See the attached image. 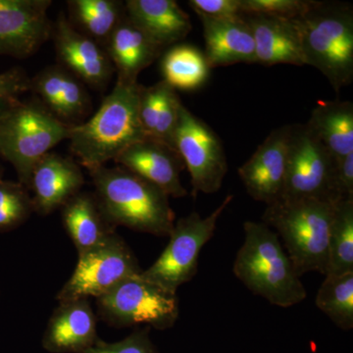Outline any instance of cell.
Segmentation results:
<instances>
[{"mask_svg":"<svg viewBox=\"0 0 353 353\" xmlns=\"http://www.w3.org/2000/svg\"><path fill=\"white\" fill-rule=\"evenodd\" d=\"M126 15L166 50L187 38L190 16L174 0H128Z\"/></svg>","mask_w":353,"mask_h":353,"instance_id":"obj_22","label":"cell"},{"mask_svg":"<svg viewBox=\"0 0 353 353\" xmlns=\"http://www.w3.org/2000/svg\"><path fill=\"white\" fill-rule=\"evenodd\" d=\"M243 230L245 241L234 259V276L273 305L288 308L303 303L305 288L276 232L253 221H246Z\"/></svg>","mask_w":353,"mask_h":353,"instance_id":"obj_3","label":"cell"},{"mask_svg":"<svg viewBox=\"0 0 353 353\" xmlns=\"http://www.w3.org/2000/svg\"><path fill=\"white\" fill-rule=\"evenodd\" d=\"M332 192L334 202L353 199V152L334 159Z\"/></svg>","mask_w":353,"mask_h":353,"instance_id":"obj_34","label":"cell"},{"mask_svg":"<svg viewBox=\"0 0 353 353\" xmlns=\"http://www.w3.org/2000/svg\"><path fill=\"white\" fill-rule=\"evenodd\" d=\"M233 199L234 196L229 194L206 217L192 212L176 221L169 234L168 245L157 261L141 272V276L164 290L176 294L181 285L190 282L196 276L202 248L214 236L218 220Z\"/></svg>","mask_w":353,"mask_h":353,"instance_id":"obj_7","label":"cell"},{"mask_svg":"<svg viewBox=\"0 0 353 353\" xmlns=\"http://www.w3.org/2000/svg\"><path fill=\"white\" fill-rule=\"evenodd\" d=\"M316 296V306L339 328H353V272L326 275Z\"/></svg>","mask_w":353,"mask_h":353,"instance_id":"obj_28","label":"cell"},{"mask_svg":"<svg viewBox=\"0 0 353 353\" xmlns=\"http://www.w3.org/2000/svg\"><path fill=\"white\" fill-rule=\"evenodd\" d=\"M32 212L29 190L20 182L0 179V234L17 229Z\"/></svg>","mask_w":353,"mask_h":353,"instance_id":"obj_29","label":"cell"},{"mask_svg":"<svg viewBox=\"0 0 353 353\" xmlns=\"http://www.w3.org/2000/svg\"><path fill=\"white\" fill-rule=\"evenodd\" d=\"M97 323L88 299L59 303L44 331L41 345L50 353H85L99 340Z\"/></svg>","mask_w":353,"mask_h":353,"instance_id":"obj_18","label":"cell"},{"mask_svg":"<svg viewBox=\"0 0 353 353\" xmlns=\"http://www.w3.org/2000/svg\"><path fill=\"white\" fill-rule=\"evenodd\" d=\"M90 175L97 202L114 227L169 236L175 225V213L163 190L121 166L101 167Z\"/></svg>","mask_w":353,"mask_h":353,"instance_id":"obj_2","label":"cell"},{"mask_svg":"<svg viewBox=\"0 0 353 353\" xmlns=\"http://www.w3.org/2000/svg\"><path fill=\"white\" fill-rule=\"evenodd\" d=\"M67 4L71 25L103 48L126 15L125 2L118 0H70Z\"/></svg>","mask_w":353,"mask_h":353,"instance_id":"obj_25","label":"cell"},{"mask_svg":"<svg viewBox=\"0 0 353 353\" xmlns=\"http://www.w3.org/2000/svg\"><path fill=\"white\" fill-rule=\"evenodd\" d=\"M83 183L85 176L78 163L57 153H48L32 169L28 185L34 212L44 216L63 208L80 192Z\"/></svg>","mask_w":353,"mask_h":353,"instance_id":"obj_16","label":"cell"},{"mask_svg":"<svg viewBox=\"0 0 353 353\" xmlns=\"http://www.w3.org/2000/svg\"><path fill=\"white\" fill-rule=\"evenodd\" d=\"M163 81L175 90H197L210 74L204 52L190 44H175L164 53L161 60Z\"/></svg>","mask_w":353,"mask_h":353,"instance_id":"obj_26","label":"cell"},{"mask_svg":"<svg viewBox=\"0 0 353 353\" xmlns=\"http://www.w3.org/2000/svg\"><path fill=\"white\" fill-rule=\"evenodd\" d=\"M304 63L328 79L336 92L353 81V10L343 2L313 1L294 18Z\"/></svg>","mask_w":353,"mask_h":353,"instance_id":"obj_4","label":"cell"},{"mask_svg":"<svg viewBox=\"0 0 353 353\" xmlns=\"http://www.w3.org/2000/svg\"><path fill=\"white\" fill-rule=\"evenodd\" d=\"M334 202L280 199L266 205L262 222L283 241L299 277L309 272L326 275L330 226Z\"/></svg>","mask_w":353,"mask_h":353,"instance_id":"obj_5","label":"cell"},{"mask_svg":"<svg viewBox=\"0 0 353 353\" xmlns=\"http://www.w3.org/2000/svg\"><path fill=\"white\" fill-rule=\"evenodd\" d=\"M201 18L205 55L210 69L238 63H256L255 43L245 16L234 19Z\"/></svg>","mask_w":353,"mask_h":353,"instance_id":"obj_20","label":"cell"},{"mask_svg":"<svg viewBox=\"0 0 353 353\" xmlns=\"http://www.w3.org/2000/svg\"><path fill=\"white\" fill-rule=\"evenodd\" d=\"M61 209L64 228L78 254L116 233L115 227L106 219L94 194L80 192Z\"/></svg>","mask_w":353,"mask_h":353,"instance_id":"obj_23","label":"cell"},{"mask_svg":"<svg viewBox=\"0 0 353 353\" xmlns=\"http://www.w3.org/2000/svg\"><path fill=\"white\" fill-rule=\"evenodd\" d=\"M104 48L117 72L118 82L125 83H138L141 72L161 57L164 50L127 15L109 37Z\"/></svg>","mask_w":353,"mask_h":353,"instance_id":"obj_19","label":"cell"},{"mask_svg":"<svg viewBox=\"0 0 353 353\" xmlns=\"http://www.w3.org/2000/svg\"><path fill=\"white\" fill-rule=\"evenodd\" d=\"M312 0H243V13L294 19L307 10Z\"/></svg>","mask_w":353,"mask_h":353,"instance_id":"obj_30","label":"cell"},{"mask_svg":"<svg viewBox=\"0 0 353 353\" xmlns=\"http://www.w3.org/2000/svg\"><path fill=\"white\" fill-rule=\"evenodd\" d=\"M114 161L157 185L169 197L188 196L181 182V172L185 168L182 158L174 148L157 139H145L134 143Z\"/></svg>","mask_w":353,"mask_h":353,"instance_id":"obj_15","label":"cell"},{"mask_svg":"<svg viewBox=\"0 0 353 353\" xmlns=\"http://www.w3.org/2000/svg\"><path fill=\"white\" fill-rule=\"evenodd\" d=\"M305 125L334 159L353 152L352 101L318 102Z\"/></svg>","mask_w":353,"mask_h":353,"instance_id":"obj_24","label":"cell"},{"mask_svg":"<svg viewBox=\"0 0 353 353\" xmlns=\"http://www.w3.org/2000/svg\"><path fill=\"white\" fill-rule=\"evenodd\" d=\"M141 85L116 82L94 116L72 127L70 150L88 172L115 160L129 146L145 139L139 116Z\"/></svg>","mask_w":353,"mask_h":353,"instance_id":"obj_1","label":"cell"},{"mask_svg":"<svg viewBox=\"0 0 353 353\" xmlns=\"http://www.w3.org/2000/svg\"><path fill=\"white\" fill-rule=\"evenodd\" d=\"M31 90L44 108L70 126L82 124L92 110L85 83L60 65L48 67L31 79Z\"/></svg>","mask_w":353,"mask_h":353,"instance_id":"obj_17","label":"cell"},{"mask_svg":"<svg viewBox=\"0 0 353 353\" xmlns=\"http://www.w3.org/2000/svg\"><path fill=\"white\" fill-rule=\"evenodd\" d=\"M245 20L254 39L256 64L305 66L299 32L292 19L248 15Z\"/></svg>","mask_w":353,"mask_h":353,"instance_id":"obj_21","label":"cell"},{"mask_svg":"<svg viewBox=\"0 0 353 353\" xmlns=\"http://www.w3.org/2000/svg\"><path fill=\"white\" fill-rule=\"evenodd\" d=\"M350 272H353V199H345L334 203L326 275Z\"/></svg>","mask_w":353,"mask_h":353,"instance_id":"obj_27","label":"cell"},{"mask_svg":"<svg viewBox=\"0 0 353 353\" xmlns=\"http://www.w3.org/2000/svg\"><path fill=\"white\" fill-rule=\"evenodd\" d=\"M189 6L199 17L234 19L245 16L243 0H190Z\"/></svg>","mask_w":353,"mask_h":353,"instance_id":"obj_33","label":"cell"},{"mask_svg":"<svg viewBox=\"0 0 353 353\" xmlns=\"http://www.w3.org/2000/svg\"><path fill=\"white\" fill-rule=\"evenodd\" d=\"M50 0H0V55L27 58L52 34Z\"/></svg>","mask_w":353,"mask_h":353,"instance_id":"obj_12","label":"cell"},{"mask_svg":"<svg viewBox=\"0 0 353 353\" xmlns=\"http://www.w3.org/2000/svg\"><path fill=\"white\" fill-rule=\"evenodd\" d=\"M51 36L60 66L85 85L105 90L115 70L103 46L75 29L63 14L53 23Z\"/></svg>","mask_w":353,"mask_h":353,"instance_id":"obj_13","label":"cell"},{"mask_svg":"<svg viewBox=\"0 0 353 353\" xmlns=\"http://www.w3.org/2000/svg\"><path fill=\"white\" fill-rule=\"evenodd\" d=\"M2 176H3V168L0 166V179H2Z\"/></svg>","mask_w":353,"mask_h":353,"instance_id":"obj_35","label":"cell"},{"mask_svg":"<svg viewBox=\"0 0 353 353\" xmlns=\"http://www.w3.org/2000/svg\"><path fill=\"white\" fill-rule=\"evenodd\" d=\"M78 255L75 270L58 292V303L99 299L125 279L143 272L131 248L116 233Z\"/></svg>","mask_w":353,"mask_h":353,"instance_id":"obj_9","label":"cell"},{"mask_svg":"<svg viewBox=\"0 0 353 353\" xmlns=\"http://www.w3.org/2000/svg\"><path fill=\"white\" fill-rule=\"evenodd\" d=\"M72 127L52 115L39 101H22L0 118V157L12 164L28 189L37 163L63 139Z\"/></svg>","mask_w":353,"mask_h":353,"instance_id":"obj_6","label":"cell"},{"mask_svg":"<svg viewBox=\"0 0 353 353\" xmlns=\"http://www.w3.org/2000/svg\"><path fill=\"white\" fill-rule=\"evenodd\" d=\"M85 353H157L150 336V328L132 332L124 340L106 343L101 340Z\"/></svg>","mask_w":353,"mask_h":353,"instance_id":"obj_32","label":"cell"},{"mask_svg":"<svg viewBox=\"0 0 353 353\" xmlns=\"http://www.w3.org/2000/svg\"><path fill=\"white\" fill-rule=\"evenodd\" d=\"M95 301L102 320L117 328L145 324L166 330L175 325L180 313L176 294L146 280L141 273L125 279Z\"/></svg>","mask_w":353,"mask_h":353,"instance_id":"obj_8","label":"cell"},{"mask_svg":"<svg viewBox=\"0 0 353 353\" xmlns=\"http://www.w3.org/2000/svg\"><path fill=\"white\" fill-rule=\"evenodd\" d=\"M31 90V79L23 69L13 68L0 74V118L17 105L20 97Z\"/></svg>","mask_w":353,"mask_h":353,"instance_id":"obj_31","label":"cell"},{"mask_svg":"<svg viewBox=\"0 0 353 353\" xmlns=\"http://www.w3.org/2000/svg\"><path fill=\"white\" fill-rule=\"evenodd\" d=\"M290 125L274 130L238 169L246 192L266 205L281 199L287 173Z\"/></svg>","mask_w":353,"mask_h":353,"instance_id":"obj_14","label":"cell"},{"mask_svg":"<svg viewBox=\"0 0 353 353\" xmlns=\"http://www.w3.org/2000/svg\"><path fill=\"white\" fill-rule=\"evenodd\" d=\"M334 157L305 124L290 125L287 173L281 199L334 202Z\"/></svg>","mask_w":353,"mask_h":353,"instance_id":"obj_11","label":"cell"},{"mask_svg":"<svg viewBox=\"0 0 353 353\" xmlns=\"http://www.w3.org/2000/svg\"><path fill=\"white\" fill-rule=\"evenodd\" d=\"M190 175L192 194H215L228 172L226 153L218 134L183 105L173 141Z\"/></svg>","mask_w":353,"mask_h":353,"instance_id":"obj_10","label":"cell"}]
</instances>
